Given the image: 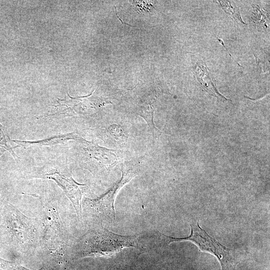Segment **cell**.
Returning <instances> with one entry per match:
<instances>
[{"instance_id": "obj_1", "label": "cell", "mask_w": 270, "mask_h": 270, "mask_svg": "<svg viewBox=\"0 0 270 270\" xmlns=\"http://www.w3.org/2000/svg\"><path fill=\"white\" fill-rule=\"evenodd\" d=\"M78 243L82 257L111 256L124 248H138L139 244L136 236L120 235L102 226L88 231Z\"/></svg>"}, {"instance_id": "obj_2", "label": "cell", "mask_w": 270, "mask_h": 270, "mask_svg": "<svg viewBox=\"0 0 270 270\" xmlns=\"http://www.w3.org/2000/svg\"><path fill=\"white\" fill-rule=\"evenodd\" d=\"M44 210L42 247L56 262H63L66 258L68 242L58 208L54 203L46 204Z\"/></svg>"}, {"instance_id": "obj_3", "label": "cell", "mask_w": 270, "mask_h": 270, "mask_svg": "<svg viewBox=\"0 0 270 270\" xmlns=\"http://www.w3.org/2000/svg\"><path fill=\"white\" fill-rule=\"evenodd\" d=\"M32 176L54 180L72 202L78 220L82 222V200L87 186L76 182L67 167L60 164L46 165L34 172Z\"/></svg>"}, {"instance_id": "obj_4", "label": "cell", "mask_w": 270, "mask_h": 270, "mask_svg": "<svg viewBox=\"0 0 270 270\" xmlns=\"http://www.w3.org/2000/svg\"><path fill=\"white\" fill-rule=\"evenodd\" d=\"M6 208V225L17 244L22 248H32L40 244L42 231L36 220L11 205Z\"/></svg>"}, {"instance_id": "obj_5", "label": "cell", "mask_w": 270, "mask_h": 270, "mask_svg": "<svg viewBox=\"0 0 270 270\" xmlns=\"http://www.w3.org/2000/svg\"><path fill=\"white\" fill-rule=\"evenodd\" d=\"M78 140L82 162L92 172H107L123 159L122 151L102 147L81 138Z\"/></svg>"}, {"instance_id": "obj_6", "label": "cell", "mask_w": 270, "mask_h": 270, "mask_svg": "<svg viewBox=\"0 0 270 270\" xmlns=\"http://www.w3.org/2000/svg\"><path fill=\"white\" fill-rule=\"evenodd\" d=\"M190 234L184 238H174L161 234L165 238L168 244L173 242L190 241L204 252L214 256L220 262L222 270H231L233 258L230 250L211 237L204 230L196 224H190Z\"/></svg>"}, {"instance_id": "obj_7", "label": "cell", "mask_w": 270, "mask_h": 270, "mask_svg": "<svg viewBox=\"0 0 270 270\" xmlns=\"http://www.w3.org/2000/svg\"><path fill=\"white\" fill-rule=\"evenodd\" d=\"M136 167L132 163L122 164L120 180L108 192L95 199L86 198L84 205L96 214H102L115 220L114 202L120 190L137 174Z\"/></svg>"}, {"instance_id": "obj_8", "label": "cell", "mask_w": 270, "mask_h": 270, "mask_svg": "<svg viewBox=\"0 0 270 270\" xmlns=\"http://www.w3.org/2000/svg\"><path fill=\"white\" fill-rule=\"evenodd\" d=\"M80 138L78 134L74 133H70L34 142L18 140H12V141L18 144L19 146L26 147L30 146H52L62 143L68 140H78Z\"/></svg>"}, {"instance_id": "obj_9", "label": "cell", "mask_w": 270, "mask_h": 270, "mask_svg": "<svg viewBox=\"0 0 270 270\" xmlns=\"http://www.w3.org/2000/svg\"><path fill=\"white\" fill-rule=\"evenodd\" d=\"M154 109L153 105L145 104L138 107V114L146 122L150 132L154 136H158L161 132L155 126L154 122Z\"/></svg>"}, {"instance_id": "obj_10", "label": "cell", "mask_w": 270, "mask_h": 270, "mask_svg": "<svg viewBox=\"0 0 270 270\" xmlns=\"http://www.w3.org/2000/svg\"><path fill=\"white\" fill-rule=\"evenodd\" d=\"M12 140L8 136L5 128L0 124V147L8 151L16 159V156L13 150L14 148L10 144Z\"/></svg>"}, {"instance_id": "obj_11", "label": "cell", "mask_w": 270, "mask_h": 270, "mask_svg": "<svg viewBox=\"0 0 270 270\" xmlns=\"http://www.w3.org/2000/svg\"><path fill=\"white\" fill-rule=\"evenodd\" d=\"M218 2L225 12L233 19L237 22L244 24L240 17V12L236 7L232 6L231 4L228 1Z\"/></svg>"}, {"instance_id": "obj_12", "label": "cell", "mask_w": 270, "mask_h": 270, "mask_svg": "<svg viewBox=\"0 0 270 270\" xmlns=\"http://www.w3.org/2000/svg\"><path fill=\"white\" fill-rule=\"evenodd\" d=\"M108 131L114 139L120 143H123L126 140V136L122 128L116 124L110 126Z\"/></svg>"}, {"instance_id": "obj_13", "label": "cell", "mask_w": 270, "mask_h": 270, "mask_svg": "<svg viewBox=\"0 0 270 270\" xmlns=\"http://www.w3.org/2000/svg\"><path fill=\"white\" fill-rule=\"evenodd\" d=\"M0 270H32L20 264L0 258ZM37 270H46L42 268Z\"/></svg>"}]
</instances>
